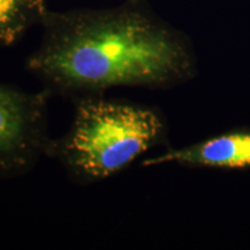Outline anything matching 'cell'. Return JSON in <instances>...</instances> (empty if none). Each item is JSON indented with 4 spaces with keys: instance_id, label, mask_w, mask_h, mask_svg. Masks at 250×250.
<instances>
[{
    "instance_id": "cell-3",
    "label": "cell",
    "mask_w": 250,
    "mask_h": 250,
    "mask_svg": "<svg viewBox=\"0 0 250 250\" xmlns=\"http://www.w3.org/2000/svg\"><path fill=\"white\" fill-rule=\"evenodd\" d=\"M48 89L26 92L0 83V177L26 173L48 155Z\"/></svg>"
},
{
    "instance_id": "cell-1",
    "label": "cell",
    "mask_w": 250,
    "mask_h": 250,
    "mask_svg": "<svg viewBox=\"0 0 250 250\" xmlns=\"http://www.w3.org/2000/svg\"><path fill=\"white\" fill-rule=\"evenodd\" d=\"M27 70L50 93L101 95L118 87H159L192 70L189 50L136 2L49 12Z\"/></svg>"
},
{
    "instance_id": "cell-2",
    "label": "cell",
    "mask_w": 250,
    "mask_h": 250,
    "mask_svg": "<svg viewBox=\"0 0 250 250\" xmlns=\"http://www.w3.org/2000/svg\"><path fill=\"white\" fill-rule=\"evenodd\" d=\"M165 125L151 108L101 95L76 98L73 120L48 155L80 184L102 182L129 168L160 142Z\"/></svg>"
},
{
    "instance_id": "cell-4",
    "label": "cell",
    "mask_w": 250,
    "mask_h": 250,
    "mask_svg": "<svg viewBox=\"0 0 250 250\" xmlns=\"http://www.w3.org/2000/svg\"><path fill=\"white\" fill-rule=\"evenodd\" d=\"M170 162L195 167H250V133H226L187 147L169 149L159 156L146 159L142 166L149 167Z\"/></svg>"
},
{
    "instance_id": "cell-5",
    "label": "cell",
    "mask_w": 250,
    "mask_h": 250,
    "mask_svg": "<svg viewBox=\"0 0 250 250\" xmlns=\"http://www.w3.org/2000/svg\"><path fill=\"white\" fill-rule=\"evenodd\" d=\"M49 12L45 0H0V45L17 43Z\"/></svg>"
}]
</instances>
